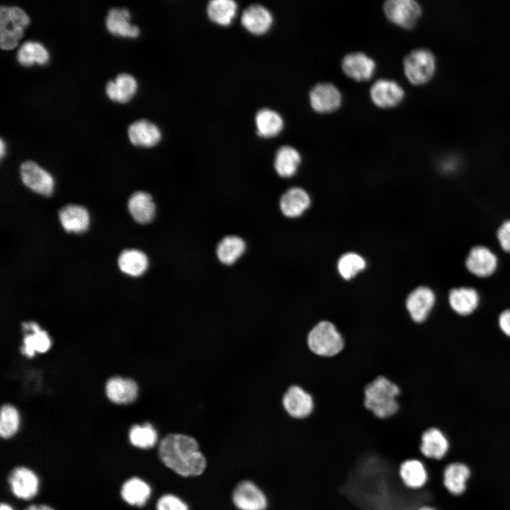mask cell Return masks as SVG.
I'll return each instance as SVG.
<instances>
[{"label":"cell","mask_w":510,"mask_h":510,"mask_svg":"<svg viewBox=\"0 0 510 510\" xmlns=\"http://www.w3.org/2000/svg\"><path fill=\"white\" fill-rule=\"evenodd\" d=\"M159 455L166 467L181 476H198L206 468L197 441L187 435H167L159 443Z\"/></svg>","instance_id":"1"},{"label":"cell","mask_w":510,"mask_h":510,"mask_svg":"<svg viewBox=\"0 0 510 510\" xmlns=\"http://www.w3.org/2000/svg\"><path fill=\"white\" fill-rule=\"evenodd\" d=\"M400 393L397 385L380 375L365 387V407L378 418L392 416L399 410L397 397Z\"/></svg>","instance_id":"2"},{"label":"cell","mask_w":510,"mask_h":510,"mask_svg":"<svg viewBox=\"0 0 510 510\" xmlns=\"http://www.w3.org/2000/svg\"><path fill=\"white\" fill-rule=\"evenodd\" d=\"M307 343L310 350L322 357H333L344 347V339L331 321L317 322L308 332Z\"/></svg>","instance_id":"3"},{"label":"cell","mask_w":510,"mask_h":510,"mask_svg":"<svg viewBox=\"0 0 510 510\" xmlns=\"http://www.w3.org/2000/svg\"><path fill=\"white\" fill-rule=\"evenodd\" d=\"M402 70L405 78L411 84L424 85L435 75L436 70L435 56L429 50L414 49L404 57Z\"/></svg>","instance_id":"4"},{"label":"cell","mask_w":510,"mask_h":510,"mask_svg":"<svg viewBox=\"0 0 510 510\" xmlns=\"http://www.w3.org/2000/svg\"><path fill=\"white\" fill-rule=\"evenodd\" d=\"M30 18L26 13L17 6H1L0 45L1 49L15 48L28 26Z\"/></svg>","instance_id":"5"},{"label":"cell","mask_w":510,"mask_h":510,"mask_svg":"<svg viewBox=\"0 0 510 510\" xmlns=\"http://www.w3.org/2000/svg\"><path fill=\"white\" fill-rule=\"evenodd\" d=\"M463 265L470 276L481 280L488 279L499 271L500 259L497 253L490 246L478 244L468 249Z\"/></svg>","instance_id":"6"},{"label":"cell","mask_w":510,"mask_h":510,"mask_svg":"<svg viewBox=\"0 0 510 510\" xmlns=\"http://www.w3.org/2000/svg\"><path fill=\"white\" fill-rule=\"evenodd\" d=\"M436 303L437 295L435 291L427 285H419L409 294L405 307L414 323L424 324L431 317Z\"/></svg>","instance_id":"7"},{"label":"cell","mask_w":510,"mask_h":510,"mask_svg":"<svg viewBox=\"0 0 510 510\" xmlns=\"http://www.w3.org/2000/svg\"><path fill=\"white\" fill-rule=\"evenodd\" d=\"M447 303L455 315L468 317L480 307L482 296L478 289L472 285L453 286L448 291Z\"/></svg>","instance_id":"8"},{"label":"cell","mask_w":510,"mask_h":510,"mask_svg":"<svg viewBox=\"0 0 510 510\" xmlns=\"http://www.w3.org/2000/svg\"><path fill=\"white\" fill-rule=\"evenodd\" d=\"M311 108L317 113L328 114L338 110L343 102L341 90L333 83L319 82L310 90L308 95Z\"/></svg>","instance_id":"9"},{"label":"cell","mask_w":510,"mask_h":510,"mask_svg":"<svg viewBox=\"0 0 510 510\" xmlns=\"http://www.w3.org/2000/svg\"><path fill=\"white\" fill-rule=\"evenodd\" d=\"M383 11L390 22L404 29L412 28L421 14L416 0H385Z\"/></svg>","instance_id":"10"},{"label":"cell","mask_w":510,"mask_h":510,"mask_svg":"<svg viewBox=\"0 0 510 510\" xmlns=\"http://www.w3.org/2000/svg\"><path fill=\"white\" fill-rule=\"evenodd\" d=\"M403 87L395 80L379 79L369 89V97L373 105L379 108L390 109L400 105L404 100Z\"/></svg>","instance_id":"11"},{"label":"cell","mask_w":510,"mask_h":510,"mask_svg":"<svg viewBox=\"0 0 510 510\" xmlns=\"http://www.w3.org/2000/svg\"><path fill=\"white\" fill-rule=\"evenodd\" d=\"M450 448L449 438L440 426H432L422 432L419 450L424 458L441 461L448 455Z\"/></svg>","instance_id":"12"},{"label":"cell","mask_w":510,"mask_h":510,"mask_svg":"<svg viewBox=\"0 0 510 510\" xmlns=\"http://www.w3.org/2000/svg\"><path fill=\"white\" fill-rule=\"evenodd\" d=\"M282 405L290 417L302 419L312 413L314 399L312 395L301 386L292 385L282 397Z\"/></svg>","instance_id":"13"},{"label":"cell","mask_w":510,"mask_h":510,"mask_svg":"<svg viewBox=\"0 0 510 510\" xmlns=\"http://www.w3.org/2000/svg\"><path fill=\"white\" fill-rule=\"evenodd\" d=\"M343 73L357 82L367 81L373 78L376 70L375 60L363 52L346 54L341 62Z\"/></svg>","instance_id":"14"},{"label":"cell","mask_w":510,"mask_h":510,"mask_svg":"<svg viewBox=\"0 0 510 510\" xmlns=\"http://www.w3.org/2000/svg\"><path fill=\"white\" fill-rule=\"evenodd\" d=\"M23 183L33 191L45 196H50L53 192L54 179L50 174L35 162L26 161L20 168Z\"/></svg>","instance_id":"15"},{"label":"cell","mask_w":510,"mask_h":510,"mask_svg":"<svg viewBox=\"0 0 510 510\" xmlns=\"http://www.w3.org/2000/svg\"><path fill=\"white\" fill-rule=\"evenodd\" d=\"M11 492L18 498L30 499L39 489V480L36 474L26 467H18L12 470L8 477Z\"/></svg>","instance_id":"16"},{"label":"cell","mask_w":510,"mask_h":510,"mask_svg":"<svg viewBox=\"0 0 510 510\" xmlns=\"http://www.w3.org/2000/svg\"><path fill=\"white\" fill-rule=\"evenodd\" d=\"M470 476L471 470L466 463L451 462L442 470V484L450 494L458 496L465 492Z\"/></svg>","instance_id":"17"},{"label":"cell","mask_w":510,"mask_h":510,"mask_svg":"<svg viewBox=\"0 0 510 510\" xmlns=\"http://www.w3.org/2000/svg\"><path fill=\"white\" fill-rule=\"evenodd\" d=\"M233 502L240 510H264L267 500L261 490L254 483L244 481L233 493Z\"/></svg>","instance_id":"18"},{"label":"cell","mask_w":510,"mask_h":510,"mask_svg":"<svg viewBox=\"0 0 510 510\" xmlns=\"http://www.w3.org/2000/svg\"><path fill=\"white\" fill-rule=\"evenodd\" d=\"M273 22L271 13L259 4L249 6L243 11L241 16L243 27L248 32L256 35L266 33L271 29Z\"/></svg>","instance_id":"19"},{"label":"cell","mask_w":510,"mask_h":510,"mask_svg":"<svg viewBox=\"0 0 510 510\" xmlns=\"http://www.w3.org/2000/svg\"><path fill=\"white\" fill-rule=\"evenodd\" d=\"M131 15L125 8H113L109 10L106 18L108 31L113 35L136 38L140 33V28L130 23Z\"/></svg>","instance_id":"20"},{"label":"cell","mask_w":510,"mask_h":510,"mask_svg":"<svg viewBox=\"0 0 510 510\" xmlns=\"http://www.w3.org/2000/svg\"><path fill=\"white\" fill-rule=\"evenodd\" d=\"M24 330L30 332L23 339L21 352L28 357L33 356L35 353H45L51 346V339L47 333L41 329L35 322H23Z\"/></svg>","instance_id":"21"},{"label":"cell","mask_w":510,"mask_h":510,"mask_svg":"<svg viewBox=\"0 0 510 510\" xmlns=\"http://www.w3.org/2000/svg\"><path fill=\"white\" fill-rule=\"evenodd\" d=\"M307 192L300 187H292L283 193L280 199L283 214L290 218L300 216L310 205Z\"/></svg>","instance_id":"22"},{"label":"cell","mask_w":510,"mask_h":510,"mask_svg":"<svg viewBox=\"0 0 510 510\" xmlns=\"http://www.w3.org/2000/svg\"><path fill=\"white\" fill-rule=\"evenodd\" d=\"M400 477L406 487L413 489L424 487L429 480V472L424 462L419 458L404 460L399 470Z\"/></svg>","instance_id":"23"},{"label":"cell","mask_w":510,"mask_h":510,"mask_svg":"<svg viewBox=\"0 0 510 510\" xmlns=\"http://www.w3.org/2000/svg\"><path fill=\"white\" fill-rule=\"evenodd\" d=\"M106 393L111 402L125 404L132 402L137 398L138 387L131 379L113 377L107 381Z\"/></svg>","instance_id":"24"},{"label":"cell","mask_w":510,"mask_h":510,"mask_svg":"<svg viewBox=\"0 0 510 510\" xmlns=\"http://www.w3.org/2000/svg\"><path fill=\"white\" fill-rule=\"evenodd\" d=\"M128 132L131 143L138 147H154L162 138L159 128L147 120H140L132 123Z\"/></svg>","instance_id":"25"},{"label":"cell","mask_w":510,"mask_h":510,"mask_svg":"<svg viewBox=\"0 0 510 510\" xmlns=\"http://www.w3.org/2000/svg\"><path fill=\"white\" fill-rule=\"evenodd\" d=\"M302 162L300 152L290 145H283L277 150L273 162L276 173L283 178L293 176Z\"/></svg>","instance_id":"26"},{"label":"cell","mask_w":510,"mask_h":510,"mask_svg":"<svg viewBox=\"0 0 510 510\" xmlns=\"http://www.w3.org/2000/svg\"><path fill=\"white\" fill-rule=\"evenodd\" d=\"M60 221L63 228L69 232L81 233L89 225L87 210L79 205H67L59 212Z\"/></svg>","instance_id":"27"},{"label":"cell","mask_w":510,"mask_h":510,"mask_svg":"<svg viewBox=\"0 0 510 510\" xmlns=\"http://www.w3.org/2000/svg\"><path fill=\"white\" fill-rule=\"evenodd\" d=\"M137 84L135 79L127 73L118 74L114 80L109 81L106 91L113 101L126 103L135 94Z\"/></svg>","instance_id":"28"},{"label":"cell","mask_w":510,"mask_h":510,"mask_svg":"<svg viewBox=\"0 0 510 510\" xmlns=\"http://www.w3.org/2000/svg\"><path fill=\"white\" fill-rule=\"evenodd\" d=\"M255 123L257 134L265 138L277 136L284 128V120L281 115L267 108H262L256 113Z\"/></svg>","instance_id":"29"},{"label":"cell","mask_w":510,"mask_h":510,"mask_svg":"<svg viewBox=\"0 0 510 510\" xmlns=\"http://www.w3.org/2000/svg\"><path fill=\"white\" fill-rule=\"evenodd\" d=\"M128 206L134 220L142 224L152 221L155 214L152 197L144 191L135 192L129 198Z\"/></svg>","instance_id":"30"},{"label":"cell","mask_w":510,"mask_h":510,"mask_svg":"<svg viewBox=\"0 0 510 510\" xmlns=\"http://www.w3.org/2000/svg\"><path fill=\"white\" fill-rule=\"evenodd\" d=\"M151 494L149 485L138 477L126 480L121 487L122 499L132 506H142L146 504Z\"/></svg>","instance_id":"31"},{"label":"cell","mask_w":510,"mask_h":510,"mask_svg":"<svg viewBox=\"0 0 510 510\" xmlns=\"http://www.w3.org/2000/svg\"><path fill=\"white\" fill-rule=\"evenodd\" d=\"M237 12L234 0H210L207 5V14L210 20L221 26L230 25Z\"/></svg>","instance_id":"32"},{"label":"cell","mask_w":510,"mask_h":510,"mask_svg":"<svg viewBox=\"0 0 510 510\" xmlns=\"http://www.w3.org/2000/svg\"><path fill=\"white\" fill-rule=\"evenodd\" d=\"M18 62L25 67L33 64L45 65L50 60V54L45 46L35 41H26L17 52Z\"/></svg>","instance_id":"33"},{"label":"cell","mask_w":510,"mask_h":510,"mask_svg":"<svg viewBox=\"0 0 510 510\" xmlns=\"http://www.w3.org/2000/svg\"><path fill=\"white\" fill-rule=\"evenodd\" d=\"M245 249V242L241 237L230 235L224 237L219 242L216 254L221 263L225 265H231L239 259L244 252Z\"/></svg>","instance_id":"34"},{"label":"cell","mask_w":510,"mask_h":510,"mask_svg":"<svg viewBox=\"0 0 510 510\" xmlns=\"http://www.w3.org/2000/svg\"><path fill=\"white\" fill-rule=\"evenodd\" d=\"M118 266L125 273L132 276H141L147 268L148 259L137 249L124 250L119 256Z\"/></svg>","instance_id":"35"},{"label":"cell","mask_w":510,"mask_h":510,"mask_svg":"<svg viewBox=\"0 0 510 510\" xmlns=\"http://www.w3.org/2000/svg\"><path fill=\"white\" fill-rule=\"evenodd\" d=\"M130 443L140 448H150L157 442V433L149 423L134 425L130 430Z\"/></svg>","instance_id":"36"},{"label":"cell","mask_w":510,"mask_h":510,"mask_svg":"<svg viewBox=\"0 0 510 510\" xmlns=\"http://www.w3.org/2000/svg\"><path fill=\"white\" fill-rule=\"evenodd\" d=\"M366 266L365 259L359 254L353 252L342 255L337 264L338 271L344 279L353 278Z\"/></svg>","instance_id":"37"},{"label":"cell","mask_w":510,"mask_h":510,"mask_svg":"<svg viewBox=\"0 0 510 510\" xmlns=\"http://www.w3.org/2000/svg\"><path fill=\"white\" fill-rule=\"evenodd\" d=\"M19 414L17 409L11 404L1 407L0 415V434L2 438L12 437L19 426Z\"/></svg>","instance_id":"38"},{"label":"cell","mask_w":510,"mask_h":510,"mask_svg":"<svg viewBox=\"0 0 510 510\" xmlns=\"http://www.w3.org/2000/svg\"><path fill=\"white\" fill-rule=\"evenodd\" d=\"M495 239L500 250L510 255V218L499 223L495 231Z\"/></svg>","instance_id":"39"},{"label":"cell","mask_w":510,"mask_h":510,"mask_svg":"<svg viewBox=\"0 0 510 510\" xmlns=\"http://www.w3.org/2000/svg\"><path fill=\"white\" fill-rule=\"evenodd\" d=\"M157 510H188V506L178 497L172 494H165L159 499Z\"/></svg>","instance_id":"40"},{"label":"cell","mask_w":510,"mask_h":510,"mask_svg":"<svg viewBox=\"0 0 510 510\" xmlns=\"http://www.w3.org/2000/svg\"><path fill=\"white\" fill-rule=\"evenodd\" d=\"M497 324L500 332L510 339V307L502 310L497 317Z\"/></svg>","instance_id":"41"},{"label":"cell","mask_w":510,"mask_h":510,"mask_svg":"<svg viewBox=\"0 0 510 510\" xmlns=\"http://www.w3.org/2000/svg\"><path fill=\"white\" fill-rule=\"evenodd\" d=\"M24 510H55L50 506L45 504L41 505H30L26 508Z\"/></svg>","instance_id":"42"},{"label":"cell","mask_w":510,"mask_h":510,"mask_svg":"<svg viewBox=\"0 0 510 510\" xmlns=\"http://www.w3.org/2000/svg\"><path fill=\"white\" fill-rule=\"evenodd\" d=\"M0 147H0L1 157V158H2V157H4V155L5 154V152H6V145H5V144H4V141H3L2 140H1V145H0Z\"/></svg>","instance_id":"43"},{"label":"cell","mask_w":510,"mask_h":510,"mask_svg":"<svg viewBox=\"0 0 510 510\" xmlns=\"http://www.w3.org/2000/svg\"><path fill=\"white\" fill-rule=\"evenodd\" d=\"M417 510H438L436 508L430 505H424L419 507Z\"/></svg>","instance_id":"44"},{"label":"cell","mask_w":510,"mask_h":510,"mask_svg":"<svg viewBox=\"0 0 510 510\" xmlns=\"http://www.w3.org/2000/svg\"><path fill=\"white\" fill-rule=\"evenodd\" d=\"M0 510H13V509L8 504L2 503L0 506Z\"/></svg>","instance_id":"45"}]
</instances>
